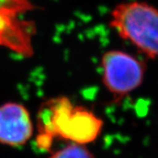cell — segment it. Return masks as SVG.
Here are the masks:
<instances>
[{"label": "cell", "mask_w": 158, "mask_h": 158, "mask_svg": "<svg viewBox=\"0 0 158 158\" xmlns=\"http://www.w3.org/2000/svg\"><path fill=\"white\" fill-rule=\"evenodd\" d=\"M103 121L89 109L74 106L68 98L58 97L45 101L37 114L38 148L47 150L56 138L85 145L101 133Z\"/></svg>", "instance_id": "obj_1"}, {"label": "cell", "mask_w": 158, "mask_h": 158, "mask_svg": "<svg viewBox=\"0 0 158 158\" xmlns=\"http://www.w3.org/2000/svg\"><path fill=\"white\" fill-rule=\"evenodd\" d=\"M110 27L143 55L158 60V8L141 1L118 4L111 13Z\"/></svg>", "instance_id": "obj_2"}, {"label": "cell", "mask_w": 158, "mask_h": 158, "mask_svg": "<svg viewBox=\"0 0 158 158\" xmlns=\"http://www.w3.org/2000/svg\"><path fill=\"white\" fill-rule=\"evenodd\" d=\"M102 81L108 91L118 100L139 88L146 73V65L127 52L109 50L101 61Z\"/></svg>", "instance_id": "obj_3"}, {"label": "cell", "mask_w": 158, "mask_h": 158, "mask_svg": "<svg viewBox=\"0 0 158 158\" xmlns=\"http://www.w3.org/2000/svg\"><path fill=\"white\" fill-rule=\"evenodd\" d=\"M34 127L27 109L18 103L0 106V142L19 147L30 140Z\"/></svg>", "instance_id": "obj_4"}, {"label": "cell", "mask_w": 158, "mask_h": 158, "mask_svg": "<svg viewBox=\"0 0 158 158\" xmlns=\"http://www.w3.org/2000/svg\"><path fill=\"white\" fill-rule=\"evenodd\" d=\"M49 158H95L89 149L77 143H71L51 155Z\"/></svg>", "instance_id": "obj_5"}]
</instances>
